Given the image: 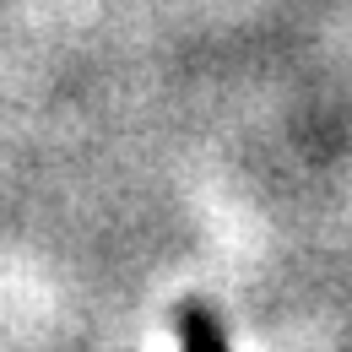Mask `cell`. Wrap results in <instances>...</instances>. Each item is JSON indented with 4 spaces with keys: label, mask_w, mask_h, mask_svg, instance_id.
I'll use <instances>...</instances> for the list:
<instances>
[{
    "label": "cell",
    "mask_w": 352,
    "mask_h": 352,
    "mask_svg": "<svg viewBox=\"0 0 352 352\" xmlns=\"http://www.w3.org/2000/svg\"><path fill=\"white\" fill-rule=\"evenodd\" d=\"M184 352H222V336L206 309H184Z\"/></svg>",
    "instance_id": "6da1fadb"
}]
</instances>
